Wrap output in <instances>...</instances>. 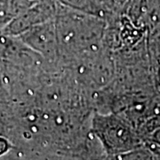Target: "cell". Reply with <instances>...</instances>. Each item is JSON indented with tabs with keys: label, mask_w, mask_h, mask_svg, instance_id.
Wrapping results in <instances>:
<instances>
[{
	"label": "cell",
	"mask_w": 160,
	"mask_h": 160,
	"mask_svg": "<svg viewBox=\"0 0 160 160\" xmlns=\"http://www.w3.org/2000/svg\"><path fill=\"white\" fill-rule=\"evenodd\" d=\"M90 130L105 157L109 158H118L144 142L136 129L114 112L102 113L94 110L91 117Z\"/></svg>",
	"instance_id": "2"
},
{
	"label": "cell",
	"mask_w": 160,
	"mask_h": 160,
	"mask_svg": "<svg viewBox=\"0 0 160 160\" xmlns=\"http://www.w3.org/2000/svg\"><path fill=\"white\" fill-rule=\"evenodd\" d=\"M56 11L55 0H40L13 19L1 31V35L18 37L30 28L52 20Z\"/></svg>",
	"instance_id": "4"
},
{
	"label": "cell",
	"mask_w": 160,
	"mask_h": 160,
	"mask_svg": "<svg viewBox=\"0 0 160 160\" xmlns=\"http://www.w3.org/2000/svg\"><path fill=\"white\" fill-rule=\"evenodd\" d=\"M143 142L153 144L160 148V127L158 129H155L154 131H152L149 134H148L143 140Z\"/></svg>",
	"instance_id": "7"
},
{
	"label": "cell",
	"mask_w": 160,
	"mask_h": 160,
	"mask_svg": "<svg viewBox=\"0 0 160 160\" xmlns=\"http://www.w3.org/2000/svg\"><path fill=\"white\" fill-rule=\"evenodd\" d=\"M100 3H101V5L103 6V8L105 9V11H106V8H105V6H106V2H107V0H98ZM107 12V11H106Z\"/></svg>",
	"instance_id": "8"
},
{
	"label": "cell",
	"mask_w": 160,
	"mask_h": 160,
	"mask_svg": "<svg viewBox=\"0 0 160 160\" xmlns=\"http://www.w3.org/2000/svg\"><path fill=\"white\" fill-rule=\"evenodd\" d=\"M13 145L11 141L4 135H0V157L6 155L10 150H12Z\"/></svg>",
	"instance_id": "6"
},
{
	"label": "cell",
	"mask_w": 160,
	"mask_h": 160,
	"mask_svg": "<svg viewBox=\"0 0 160 160\" xmlns=\"http://www.w3.org/2000/svg\"><path fill=\"white\" fill-rule=\"evenodd\" d=\"M127 0H107L106 2V11L108 12H118L119 13L124 5Z\"/></svg>",
	"instance_id": "5"
},
{
	"label": "cell",
	"mask_w": 160,
	"mask_h": 160,
	"mask_svg": "<svg viewBox=\"0 0 160 160\" xmlns=\"http://www.w3.org/2000/svg\"><path fill=\"white\" fill-rule=\"evenodd\" d=\"M53 19L36 25L19 35L17 38L42 56L50 66L59 69L60 50Z\"/></svg>",
	"instance_id": "3"
},
{
	"label": "cell",
	"mask_w": 160,
	"mask_h": 160,
	"mask_svg": "<svg viewBox=\"0 0 160 160\" xmlns=\"http://www.w3.org/2000/svg\"><path fill=\"white\" fill-rule=\"evenodd\" d=\"M53 21L60 50L59 64L104 48L105 18L70 8L56 1Z\"/></svg>",
	"instance_id": "1"
}]
</instances>
